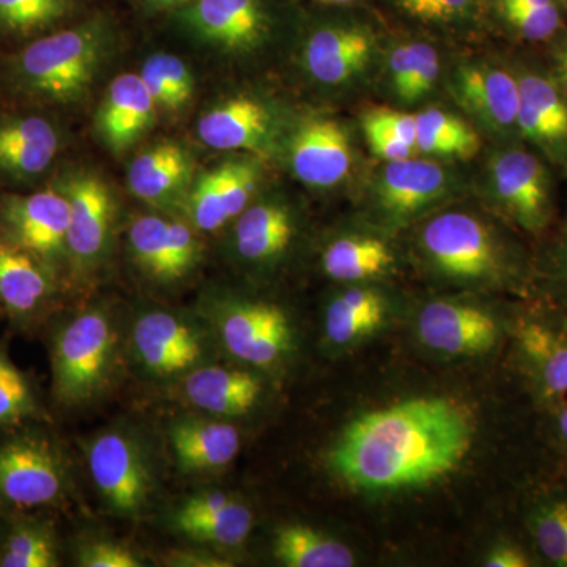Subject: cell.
I'll list each match as a JSON object with an SVG mask.
<instances>
[{
	"label": "cell",
	"instance_id": "obj_1",
	"mask_svg": "<svg viewBox=\"0 0 567 567\" xmlns=\"http://www.w3.org/2000/svg\"><path fill=\"white\" fill-rule=\"evenodd\" d=\"M472 440V421L456 402L416 398L357 417L328 458L354 491H405L453 473Z\"/></svg>",
	"mask_w": 567,
	"mask_h": 567
},
{
	"label": "cell",
	"instance_id": "obj_2",
	"mask_svg": "<svg viewBox=\"0 0 567 567\" xmlns=\"http://www.w3.org/2000/svg\"><path fill=\"white\" fill-rule=\"evenodd\" d=\"M111 43V22L93 17L0 52V100L52 112L80 103Z\"/></svg>",
	"mask_w": 567,
	"mask_h": 567
},
{
	"label": "cell",
	"instance_id": "obj_3",
	"mask_svg": "<svg viewBox=\"0 0 567 567\" xmlns=\"http://www.w3.org/2000/svg\"><path fill=\"white\" fill-rule=\"evenodd\" d=\"M51 394L61 409H81L110 393L122 361L121 327L114 311L96 305L50 331Z\"/></svg>",
	"mask_w": 567,
	"mask_h": 567
},
{
	"label": "cell",
	"instance_id": "obj_4",
	"mask_svg": "<svg viewBox=\"0 0 567 567\" xmlns=\"http://www.w3.org/2000/svg\"><path fill=\"white\" fill-rule=\"evenodd\" d=\"M73 487L69 453L50 421L0 431V513L59 509Z\"/></svg>",
	"mask_w": 567,
	"mask_h": 567
},
{
	"label": "cell",
	"instance_id": "obj_5",
	"mask_svg": "<svg viewBox=\"0 0 567 567\" xmlns=\"http://www.w3.org/2000/svg\"><path fill=\"white\" fill-rule=\"evenodd\" d=\"M126 346L134 368L153 382H181L215 363L219 347L203 316L164 308L134 317Z\"/></svg>",
	"mask_w": 567,
	"mask_h": 567
},
{
	"label": "cell",
	"instance_id": "obj_6",
	"mask_svg": "<svg viewBox=\"0 0 567 567\" xmlns=\"http://www.w3.org/2000/svg\"><path fill=\"white\" fill-rule=\"evenodd\" d=\"M85 451L89 472L112 516L141 518L155 499L156 465L145 436L130 425L104 429Z\"/></svg>",
	"mask_w": 567,
	"mask_h": 567
},
{
	"label": "cell",
	"instance_id": "obj_7",
	"mask_svg": "<svg viewBox=\"0 0 567 567\" xmlns=\"http://www.w3.org/2000/svg\"><path fill=\"white\" fill-rule=\"evenodd\" d=\"M199 315L210 324L224 352L256 371L278 368L293 352L292 319L281 306L212 295L205 298Z\"/></svg>",
	"mask_w": 567,
	"mask_h": 567
},
{
	"label": "cell",
	"instance_id": "obj_8",
	"mask_svg": "<svg viewBox=\"0 0 567 567\" xmlns=\"http://www.w3.org/2000/svg\"><path fill=\"white\" fill-rule=\"evenodd\" d=\"M0 192H31L48 185L65 147L54 112L2 100Z\"/></svg>",
	"mask_w": 567,
	"mask_h": 567
},
{
	"label": "cell",
	"instance_id": "obj_9",
	"mask_svg": "<svg viewBox=\"0 0 567 567\" xmlns=\"http://www.w3.org/2000/svg\"><path fill=\"white\" fill-rule=\"evenodd\" d=\"M69 200L51 183L0 192V238L32 254L61 281L69 275Z\"/></svg>",
	"mask_w": 567,
	"mask_h": 567
},
{
	"label": "cell",
	"instance_id": "obj_10",
	"mask_svg": "<svg viewBox=\"0 0 567 567\" xmlns=\"http://www.w3.org/2000/svg\"><path fill=\"white\" fill-rule=\"evenodd\" d=\"M69 200V275L76 278L102 270L114 241L115 200L107 183L84 169L62 167L51 178Z\"/></svg>",
	"mask_w": 567,
	"mask_h": 567
},
{
	"label": "cell",
	"instance_id": "obj_11",
	"mask_svg": "<svg viewBox=\"0 0 567 567\" xmlns=\"http://www.w3.org/2000/svg\"><path fill=\"white\" fill-rule=\"evenodd\" d=\"M487 188L511 221L528 233L546 229L554 215V182L539 156L506 144L487 163Z\"/></svg>",
	"mask_w": 567,
	"mask_h": 567
},
{
	"label": "cell",
	"instance_id": "obj_12",
	"mask_svg": "<svg viewBox=\"0 0 567 567\" xmlns=\"http://www.w3.org/2000/svg\"><path fill=\"white\" fill-rule=\"evenodd\" d=\"M421 245L436 270L477 281L503 271V252L491 229L468 213L447 212L425 224Z\"/></svg>",
	"mask_w": 567,
	"mask_h": 567
},
{
	"label": "cell",
	"instance_id": "obj_13",
	"mask_svg": "<svg viewBox=\"0 0 567 567\" xmlns=\"http://www.w3.org/2000/svg\"><path fill=\"white\" fill-rule=\"evenodd\" d=\"M197 39L226 51H252L270 39L279 17L278 0H194L177 10Z\"/></svg>",
	"mask_w": 567,
	"mask_h": 567
},
{
	"label": "cell",
	"instance_id": "obj_14",
	"mask_svg": "<svg viewBox=\"0 0 567 567\" xmlns=\"http://www.w3.org/2000/svg\"><path fill=\"white\" fill-rule=\"evenodd\" d=\"M128 245L142 274L162 286L183 281L203 262L204 245L197 230L158 215L134 219Z\"/></svg>",
	"mask_w": 567,
	"mask_h": 567
},
{
	"label": "cell",
	"instance_id": "obj_15",
	"mask_svg": "<svg viewBox=\"0 0 567 567\" xmlns=\"http://www.w3.org/2000/svg\"><path fill=\"white\" fill-rule=\"evenodd\" d=\"M61 282L32 254L0 238V308L14 330L31 333L51 319Z\"/></svg>",
	"mask_w": 567,
	"mask_h": 567
},
{
	"label": "cell",
	"instance_id": "obj_16",
	"mask_svg": "<svg viewBox=\"0 0 567 567\" xmlns=\"http://www.w3.org/2000/svg\"><path fill=\"white\" fill-rule=\"evenodd\" d=\"M451 93L488 133L506 144L520 141L517 74L491 63H464L451 76Z\"/></svg>",
	"mask_w": 567,
	"mask_h": 567
},
{
	"label": "cell",
	"instance_id": "obj_17",
	"mask_svg": "<svg viewBox=\"0 0 567 567\" xmlns=\"http://www.w3.org/2000/svg\"><path fill=\"white\" fill-rule=\"evenodd\" d=\"M520 106L518 132L555 166L567 167V93L550 71L524 66L517 71Z\"/></svg>",
	"mask_w": 567,
	"mask_h": 567
},
{
	"label": "cell",
	"instance_id": "obj_18",
	"mask_svg": "<svg viewBox=\"0 0 567 567\" xmlns=\"http://www.w3.org/2000/svg\"><path fill=\"white\" fill-rule=\"evenodd\" d=\"M375 48L377 33L369 22L354 17L324 21L306 41V70L322 84L341 85L365 70Z\"/></svg>",
	"mask_w": 567,
	"mask_h": 567
},
{
	"label": "cell",
	"instance_id": "obj_19",
	"mask_svg": "<svg viewBox=\"0 0 567 567\" xmlns=\"http://www.w3.org/2000/svg\"><path fill=\"white\" fill-rule=\"evenodd\" d=\"M169 525L192 543L235 548L244 546L248 539L254 514L237 496L223 491H203L186 496L174 507Z\"/></svg>",
	"mask_w": 567,
	"mask_h": 567
},
{
	"label": "cell",
	"instance_id": "obj_20",
	"mask_svg": "<svg viewBox=\"0 0 567 567\" xmlns=\"http://www.w3.org/2000/svg\"><path fill=\"white\" fill-rule=\"evenodd\" d=\"M167 440L178 472L186 476L221 472L241 447V434L234 424L205 413L175 417Z\"/></svg>",
	"mask_w": 567,
	"mask_h": 567
},
{
	"label": "cell",
	"instance_id": "obj_21",
	"mask_svg": "<svg viewBox=\"0 0 567 567\" xmlns=\"http://www.w3.org/2000/svg\"><path fill=\"white\" fill-rule=\"evenodd\" d=\"M185 401L205 415L238 417L248 415L264 401L265 382L256 369L205 364L181 380Z\"/></svg>",
	"mask_w": 567,
	"mask_h": 567
},
{
	"label": "cell",
	"instance_id": "obj_22",
	"mask_svg": "<svg viewBox=\"0 0 567 567\" xmlns=\"http://www.w3.org/2000/svg\"><path fill=\"white\" fill-rule=\"evenodd\" d=\"M451 183L450 173L434 162H390L377 178V205L386 218L404 221L442 200L450 193Z\"/></svg>",
	"mask_w": 567,
	"mask_h": 567
},
{
	"label": "cell",
	"instance_id": "obj_23",
	"mask_svg": "<svg viewBox=\"0 0 567 567\" xmlns=\"http://www.w3.org/2000/svg\"><path fill=\"white\" fill-rule=\"evenodd\" d=\"M425 347L446 354H481L494 349L498 327L494 317L475 306L435 301L417 319Z\"/></svg>",
	"mask_w": 567,
	"mask_h": 567
},
{
	"label": "cell",
	"instance_id": "obj_24",
	"mask_svg": "<svg viewBox=\"0 0 567 567\" xmlns=\"http://www.w3.org/2000/svg\"><path fill=\"white\" fill-rule=\"evenodd\" d=\"M197 134L216 151L267 152L275 140L276 117L260 100L234 96L205 112Z\"/></svg>",
	"mask_w": 567,
	"mask_h": 567
},
{
	"label": "cell",
	"instance_id": "obj_25",
	"mask_svg": "<svg viewBox=\"0 0 567 567\" xmlns=\"http://www.w3.org/2000/svg\"><path fill=\"white\" fill-rule=\"evenodd\" d=\"M192 153L177 142L153 145L130 166L128 183L134 196L162 208L185 207L193 186Z\"/></svg>",
	"mask_w": 567,
	"mask_h": 567
},
{
	"label": "cell",
	"instance_id": "obj_26",
	"mask_svg": "<svg viewBox=\"0 0 567 567\" xmlns=\"http://www.w3.org/2000/svg\"><path fill=\"white\" fill-rule=\"evenodd\" d=\"M292 169L298 181L330 188L344 181L352 167V148L341 123L331 118L306 122L292 141Z\"/></svg>",
	"mask_w": 567,
	"mask_h": 567
},
{
	"label": "cell",
	"instance_id": "obj_27",
	"mask_svg": "<svg viewBox=\"0 0 567 567\" xmlns=\"http://www.w3.org/2000/svg\"><path fill=\"white\" fill-rule=\"evenodd\" d=\"M156 114L141 74L123 73L107 87L96 114V130L112 152H126L151 132Z\"/></svg>",
	"mask_w": 567,
	"mask_h": 567
},
{
	"label": "cell",
	"instance_id": "obj_28",
	"mask_svg": "<svg viewBox=\"0 0 567 567\" xmlns=\"http://www.w3.org/2000/svg\"><path fill=\"white\" fill-rule=\"evenodd\" d=\"M61 566V539L41 511L0 513V567Z\"/></svg>",
	"mask_w": 567,
	"mask_h": 567
},
{
	"label": "cell",
	"instance_id": "obj_29",
	"mask_svg": "<svg viewBox=\"0 0 567 567\" xmlns=\"http://www.w3.org/2000/svg\"><path fill=\"white\" fill-rule=\"evenodd\" d=\"M293 235L295 219L286 205H248L235 221L234 248L245 262H274L289 249Z\"/></svg>",
	"mask_w": 567,
	"mask_h": 567
},
{
	"label": "cell",
	"instance_id": "obj_30",
	"mask_svg": "<svg viewBox=\"0 0 567 567\" xmlns=\"http://www.w3.org/2000/svg\"><path fill=\"white\" fill-rule=\"evenodd\" d=\"M518 347L540 395L546 401H563L567 394L566 331L527 322L518 330Z\"/></svg>",
	"mask_w": 567,
	"mask_h": 567
},
{
	"label": "cell",
	"instance_id": "obj_31",
	"mask_svg": "<svg viewBox=\"0 0 567 567\" xmlns=\"http://www.w3.org/2000/svg\"><path fill=\"white\" fill-rule=\"evenodd\" d=\"M483 17L494 20L513 39L550 43L567 28L561 0H481Z\"/></svg>",
	"mask_w": 567,
	"mask_h": 567
},
{
	"label": "cell",
	"instance_id": "obj_32",
	"mask_svg": "<svg viewBox=\"0 0 567 567\" xmlns=\"http://www.w3.org/2000/svg\"><path fill=\"white\" fill-rule=\"evenodd\" d=\"M78 9L80 0H0V48L14 50L58 31Z\"/></svg>",
	"mask_w": 567,
	"mask_h": 567
},
{
	"label": "cell",
	"instance_id": "obj_33",
	"mask_svg": "<svg viewBox=\"0 0 567 567\" xmlns=\"http://www.w3.org/2000/svg\"><path fill=\"white\" fill-rule=\"evenodd\" d=\"M386 319V301L372 289H350L331 301L324 312V336L346 347L375 333Z\"/></svg>",
	"mask_w": 567,
	"mask_h": 567
},
{
	"label": "cell",
	"instance_id": "obj_34",
	"mask_svg": "<svg viewBox=\"0 0 567 567\" xmlns=\"http://www.w3.org/2000/svg\"><path fill=\"white\" fill-rule=\"evenodd\" d=\"M275 558L287 567H350V548L308 525H286L276 532Z\"/></svg>",
	"mask_w": 567,
	"mask_h": 567
},
{
	"label": "cell",
	"instance_id": "obj_35",
	"mask_svg": "<svg viewBox=\"0 0 567 567\" xmlns=\"http://www.w3.org/2000/svg\"><path fill=\"white\" fill-rule=\"evenodd\" d=\"M393 252L377 238L347 237L333 241L322 256L324 274L336 281H363L385 274Z\"/></svg>",
	"mask_w": 567,
	"mask_h": 567
},
{
	"label": "cell",
	"instance_id": "obj_36",
	"mask_svg": "<svg viewBox=\"0 0 567 567\" xmlns=\"http://www.w3.org/2000/svg\"><path fill=\"white\" fill-rule=\"evenodd\" d=\"M50 420L32 377L14 364L0 339V431L29 421Z\"/></svg>",
	"mask_w": 567,
	"mask_h": 567
},
{
	"label": "cell",
	"instance_id": "obj_37",
	"mask_svg": "<svg viewBox=\"0 0 567 567\" xmlns=\"http://www.w3.org/2000/svg\"><path fill=\"white\" fill-rule=\"evenodd\" d=\"M416 151L429 155L468 159L481 147L480 136L462 118L442 110L416 114Z\"/></svg>",
	"mask_w": 567,
	"mask_h": 567
},
{
	"label": "cell",
	"instance_id": "obj_38",
	"mask_svg": "<svg viewBox=\"0 0 567 567\" xmlns=\"http://www.w3.org/2000/svg\"><path fill=\"white\" fill-rule=\"evenodd\" d=\"M141 78L158 111L177 114L193 102V71L175 55H151L142 66Z\"/></svg>",
	"mask_w": 567,
	"mask_h": 567
},
{
	"label": "cell",
	"instance_id": "obj_39",
	"mask_svg": "<svg viewBox=\"0 0 567 567\" xmlns=\"http://www.w3.org/2000/svg\"><path fill=\"white\" fill-rule=\"evenodd\" d=\"M409 20L435 28H464L483 17L481 0H385Z\"/></svg>",
	"mask_w": 567,
	"mask_h": 567
},
{
	"label": "cell",
	"instance_id": "obj_40",
	"mask_svg": "<svg viewBox=\"0 0 567 567\" xmlns=\"http://www.w3.org/2000/svg\"><path fill=\"white\" fill-rule=\"evenodd\" d=\"M533 529L544 557L555 565L567 566V502H557L540 509Z\"/></svg>",
	"mask_w": 567,
	"mask_h": 567
},
{
	"label": "cell",
	"instance_id": "obj_41",
	"mask_svg": "<svg viewBox=\"0 0 567 567\" xmlns=\"http://www.w3.org/2000/svg\"><path fill=\"white\" fill-rule=\"evenodd\" d=\"M74 561L81 567H142V558L132 547L114 539L82 540L74 548Z\"/></svg>",
	"mask_w": 567,
	"mask_h": 567
},
{
	"label": "cell",
	"instance_id": "obj_42",
	"mask_svg": "<svg viewBox=\"0 0 567 567\" xmlns=\"http://www.w3.org/2000/svg\"><path fill=\"white\" fill-rule=\"evenodd\" d=\"M413 59L412 70H410L409 82L402 102H417L432 92L439 81L440 59L439 52L432 44L424 41H412Z\"/></svg>",
	"mask_w": 567,
	"mask_h": 567
},
{
	"label": "cell",
	"instance_id": "obj_43",
	"mask_svg": "<svg viewBox=\"0 0 567 567\" xmlns=\"http://www.w3.org/2000/svg\"><path fill=\"white\" fill-rule=\"evenodd\" d=\"M364 126H374L416 148V115L394 110H374L364 115Z\"/></svg>",
	"mask_w": 567,
	"mask_h": 567
},
{
	"label": "cell",
	"instance_id": "obj_44",
	"mask_svg": "<svg viewBox=\"0 0 567 567\" xmlns=\"http://www.w3.org/2000/svg\"><path fill=\"white\" fill-rule=\"evenodd\" d=\"M364 133L372 153L383 162H401V159L413 158L417 153L413 145L405 144L404 141L374 128V126H364Z\"/></svg>",
	"mask_w": 567,
	"mask_h": 567
},
{
	"label": "cell",
	"instance_id": "obj_45",
	"mask_svg": "<svg viewBox=\"0 0 567 567\" xmlns=\"http://www.w3.org/2000/svg\"><path fill=\"white\" fill-rule=\"evenodd\" d=\"M167 566L175 567H229L233 563L200 548H183L167 554Z\"/></svg>",
	"mask_w": 567,
	"mask_h": 567
},
{
	"label": "cell",
	"instance_id": "obj_46",
	"mask_svg": "<svg viewBox=\"0 0 567 567\" xmlns=\"http://www.w3.org/2000/svg\"><path fill=\"white\" fill-rule=\"evenodd\" d=\"M551 44V78L567 93V28L559 33L557 39L550 41Z\"/></svg>",
	"mask_w": 567,
	"mask_h": 567
},
{
	"label": "cell",
	"instance_id": "obj_47",
	"mask_svg": "<svg viewBox=\"0 0 567 567\" xmlns=\"http://www.w3.org/2000/svg\"><path fill=\"white\" fill-rule=\"evenodd\" d=\"M487 567H527L529 559L522 548L502 544L495 547L486 558Z\"/></svg>",
	"mask_w": 567,
	"mask_h": 567
},
{
	"label": "cell",
	"instance_id": "obj_48",
	"mask_svg": "<svg viewBox=\"0 0 567 567\" xmlns=\"http://www.w3.org/2000/svg\"><path fill=\"white\" fill-rule=\"evenodd\" d=\"M144 2L152 10H181L194 0H144Z\"/></svg>",
	"mask_w": 567,
	"mask_h": 567
},
{
	"label": "cell",
	"instance_id": "obj_49",
	"mask_svg": "<svg viewBox=\"0 0 567 567\" xmlns=\"http://www.w3.org/2000/svg\"><path fill=\"white\" fill-rule=\"evenodd\" d=\"M557 425L559 435H561V439L565 440L567 445V402H563V404L558 406Z\"/></svg>",
	"mask_w": 567,
	"mask_h": 567
},
{
	"label": "cell",
	"instance_id": "obj_50",
	"mask_svg": "<svg viewBox=\"0 0 567 567\" xmlns=\"http://www.w3.org/2000/svg\"><path fill=\"white\" fill-rule=\"evenodd\" d=\"M315 2L328 7H352L363 2V0H315Z\"/></svg>",
	"mask_w": 567,
	"mask_h": 567
},
{
	"label": "cell",
	"instance_id": "obj_51",
	"mask_svg": "<svg viewBox=\"0 0 567 567\" xmlns=\"http://www.w3.org/2000/svg\"><path fill=\"white\" fill-rule=\"evenodd\" d=\"M563 271H565V276H566V279H567V256H566V259H565V264H563Z\"/></svg>",
	"mask_w": 567,
	"mask_h": 567
},
{
	"label": "cell",
	"instance_id": "obj_52",
	"mask_svg": "<svg viewBox=\"0 0 567 567\" xmlns=\"http://www.w3.org/2000/svg\"><path fill=\"white\" fill-rule=\"evenodd\" d=\"M3 316V311H2V308H0V317Z\"/></svg>",
	"mask_w": 567,
	"mask_h": 567
}]
</instances>
